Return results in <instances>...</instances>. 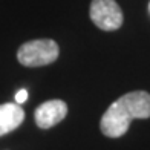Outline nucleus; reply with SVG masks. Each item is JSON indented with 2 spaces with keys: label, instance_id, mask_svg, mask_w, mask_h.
Masks as SVG:
<instances>
[{
  "label": "nucleus",
  "instance_id": "obj_1",
  "mask_svg": "<svg viewBox=\"0 0 150 150\" xmlns=\"http://www.w3.org/2000/svg\"><path fill=\"white\" fill-rule=\"evenodd\" d=\"M150 117V93L146 91H133L120 97L109 106L100 121L103 135L120 138L133 120H146Z\"/></svg>",
  "mask_w": 150,
  "mask_h": 150
},
{
  "label": "nucleus",
  "instance_id": "obj_2",
  "mask_svg": "<svg viewBox=\"0 0 150 150\" xmlns=\"http://www.w3.org/2000/svg\"><path fill=\"white\" fill-rule=\"evenodd\" d=\"M60 47L49 38H40L26 42L18 47L17 60L26 67H40L54 63L58 58Z\"/></svg>",
  "mask_w": 150,
  "mask_h": 150
},
{
  "label": "nucleus",
  "instance_id": "obj_3",
  "mask_svg": "<svg viewBox=\"0 0 150 150\" xmlns=\"http://www.w3.org/2000/svg\"><path fill=\"white\" fill-rule=\"evenodd\" d=\"M91 20L103 31H117L122 25V11L115 0H92Z\"/></svg>",
  "mask_w": 150,
  "mask_h": 150
},
{
  "label": "nucleus",
  "instance_id": "obj_4",
  "mask_svg": "<svg viewBox=\"0 0 150 150\" xmlns=\"http://www.w3.org/2000/svg\"><path fill=\"white\" fill-rule=\"evenodd\" d=\"M67 115V104L61 100H51L35 109L34 118L40 129H51L61 122Z\"/></svg>",
  "mask_w": 150,
  "mask_h": 150
},
{
  "label": "nucleus",
  "instance_id": "obj_5",
  "mask_svg": "<svg viewBox=\"0 0 150 150\" xmlns=\"http://www.w3.org/2000/svg\"><path fill=\"white\" fill-rule=\"evenodd\" d=\"M25 120V110L20 104L5 103L0 104V136L9 133L22 124Z\"/></svg>",
  "mask_w": 150,
  "mask_h": 150
},
{
  "label": "nucleus",
  "instance_id": "obj_6",
  "mask_svg": "<svg viewBox=\"0 0 150 150\" xmlns=\"http://www.w3.org/2000/svg\"><path fill=\"white\" fill-rule=\"evenodd\" d=\"M26 100H28V91H26V89H22V91H18V92L16 93V103H17V104L25 103Z\"/></svg>",
  "mask_w": 150,
  "mask_h": 150
},
{
  "label": "nucleus",
  "instance_id": "obj_7",
  "mask_svg": "<svg viewBox=\"0 0 150 150\" xmlns=\"http://www.w3.org/2000/svg\"><path fill=\"white\" fill-rule=\"evenodd\" d=\"M149 8H150V5H149Z\"/></svg>",
  "mask_w": 150,
  "mask_h": 150
}]
</instances>
